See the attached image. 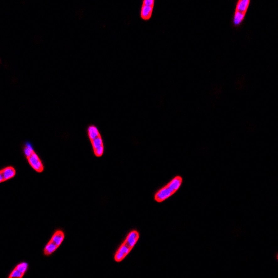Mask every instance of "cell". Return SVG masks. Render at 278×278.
<instances>
[{"instance_id": "obj_1", "label": "cell", "mask_w": 278, "mask_h": 278, "mask_svg": "<svg viewBox=\"0 0 278 278\" xmlns=\"http://www.w3.org/2000/svg\"><path fill=\"white\" fill-rule=\"evenodd\" d=\"M175 194L172 189L170 188V186L167 184L164 187L162 188L161 189L156 193L155 195V199L157 202H163L165 199H168L169 197Z\"/></svg>"}, {"instance_id": "obj_2", "label": "cell", "mask_w": 278, "mask_h": 278, "mask_svg": "<svg viewBox=\"0 0 278 278\" xmlns=\"http://www.w3.org/2000/svg\"><path fill=\"white\" fill-rule=\"evenodd\" d=\"M27 159L29 164L31 165V166L35 170V171H37L38 172H41L42 171H43L44 169L43 164H42L41 159H39L38 156L35 152L33 153L32 155Z\"/></svg>"}, {"instance_id": "obj_3", "label": "cell", "mask_w": 278, "mask_h": 278, "mask_svg": "<svg viewBox=\"0 0 278 278\" xmlns=\"http://www.w3.org/2000/svg\"><path fill=\"white\" fill-rule=\"evenodd\" d=\"M131 250L132 249H131L129 246H127L126 244L123 243L119 248V249L116 252L115 257H114V259H115V260L117 261V262L121 261L127 254L129 253Z\"/></svg>"}, {"instance_id": "obj_4", "label": "cell", "mask_w": 278, "mask_h": 278, "mask_svg": "<svg viewBox=\"0 0 278 278\" xmlns=\"http://www.w3.org/2000/svg\"><path fill=\"white\" fill-rule=\"evenodd\" d=\"M139 232L136 230H133L127 235L125 241H124V243L126 244L127 246H129L131 249H132L134 246H135L137 241L139 240Z\"/></svg>"}, {"instance_id": "obj_5", "label": "cell", "mask_w": 278, "mask_h": 278, "mask_svg": "<svg viewBox=\"0 0 278 278\" xmlns=\"http://www.w3.org/2000/svg\"><path fill=\"white\" fill-rule=\"evenodd\" d=\"M15 175V170L13 167H7L0 172V182H3L11 179Z\"/></svg>"}, {"instance_id": "obj_6", "label": "cell", "mask_w": 278, "mask_h": 278, "mask_svg": "<svg viewBox=\"0 0 278 278\" xmlns=\"http://www.w3.org/2000/svg\"><path fill=\"white\" fill-rule=\"evenodd\" d=\"M64 237H65V235H64L63 232L61 230H58L54 234V235L52 236L50 240L52 242H54L56 245H57V246L59 247L60 245L61 244V243L63 242V241L64 239Z\"/></svg>"}, {"instance_id": "obj_7", "label": "cell", "mask_w": 278, "mask_h": 278, "mask_svg": "<svg viewBox=\"0 0 278 278\" xmlns=\"http://www.w3.org/2000/svg\"><path fill=\"white\" fill-rule=\"evenodd\" d=\"M58 246L57 245H56L54 242H52L51 240L48 242V243L46 245V246L45 248L44 253L45 255H50L54 252L57 249Z\"/></svg>"}, {"instance_id": "obj_8", "label": "cell", "mask_w": 278, "mask_h": 278, "mask_svg": "<svg viewBox=\"0 0 278 278\" xmlns=\"http://www.w3.org/2000/svg\"><path fill=\"white\" fill-rule=\"evenodd\" d=\"M153 6L143 5L141 8V16L144 19H148L152 15Z\"/></svg>"}, {"instance_id": "obj_9", "label": "cell", "mask_w": 278, "mask_h": 278, "mask_svg": "<svg viewBox=\"0 0 278 278\" xmlns=\"http://www.w3.org/2000/svg\"><path fill=\"white\" fill-rule=\"evenodd\" d=\"M250 4V2L248 0H242L238 3L237 9V11H239L241 13L245 14V12L246 11V10L248 7V5Z\"/></svg>"}, {"instance_id": "obj_10", "label": "cell", "mask_w": 278, "mask_h": 278, "mask_svg": "<svg viewBox=\"0 0 278 278\" xmlns=\"http://www.w3.org/2000/svg\"><path fill=\"white\" fill-rule=\"evenodd\" d=\"M88 136H89V138L91 140L96 139L97 137L100 136L99 131H98L97 127L95 126H90L88 127Z\"/></svg>"}, {"instance_id": "obj_11", "label": "cell", "mask_w": 278, "mask_h": 278, "mask_svg": "<svg viewBox=\"0 0 278 278\" xmlns=\"http://www.w3.org/2000/svg\"><path fill=\"white\" fill-rule=\"evenodd\" d=\"M245 16V14L241 13L239 11H237L236 14L234 15V23L235 25H238L241 24V22L243 20Z\"/></svg>"}, {"instance_id": "obj_12", "label": "cell", "mask_w": 278, "mask_h": 278, "mask_svg": "<svg viewBox=\"0 0 278 278\" xmlns=\"http://www.w3.org/2000/svg\"><path fill=\"white\" fill-rule=\"evenodd\" d=\"M91 143H92V145H93V148L94 150L103 145L102 139V138H101L100 136L97 137L96 139H95L91 140Z\"/></svg>"}, {"instance_id": "obj_13", "label": "cell", "mask_w": 278, "mask_h": 278, "mask_svg": "<svg viewBox=\"0 0 278 278\" xmlns=\"http://www.w3.org/2000/svg\"><path fill=\"white\" fill-rule=\"evenodd\" d=\"M24 152H25V154L26 156H27V158L29 157V156H30L32 155V154L34 152V149H33V147H32V145H31L30 143H27V144H26L25 148L24 149Z\"/></svg>"}, {"instance_id": "obj_14", "label": "cell", "mask_w": 278, "mask_h": 278, "mask_svg": "<svg viewBox=\"0 0 278 278\" xmlns=\"http://www.w3.org/2000/svg\"><path fill=\"white\" fill-rule=\"evenodd\" d=\"M15 269H17L18 270H19V272L22 274H25V273L27 271V269H28V264L25 263V262H22L19 264L18 265H17V266L15 267Z\"/></svg>"}, {"instance_id": "obj_15", "label": "cell", "mask_w": 278, "mask_h": 278, "mask_svg": "<svg viewBox=\"0 0 278 278\" xmlns=\"http://www.w3.org/2000/svg\"><path fill=\"white\" fill-rule=\"evenodd\" d=\"M23 275H24L23 274L21 273L19 270H18L15 268L14 270H13L11 272V275H9V278H11V277H23Z\"/></svg>"}, {"instance_id": "obj_16", "label": "cell", "mask_w": 278, "mask_h": 278, "mask_svg": "<svg viewBox=\"0 0 278 278\" xmlns=\"http://www.w3.org/2000/svg\"><path fill=\"white\" fill-rule=\"evenodd\" d=\"M94 152H95V155L97 156H102L103 155V153H104V146L102 145V146L100 147V148H97L96 150H95Z\"/></svg>"}, {"instance_id": "obj_17", "label": "cell", "mask_w": 278, "mask_h": 278, "mask_svg": "<svg viewBox=\"0 0 278 278\" xmlns=\"http://www.w3.org/2000/svg\"><path fill=\"white\" fill-rule=\"evenodd\" d=\"M143 5L149 6H153L154 5V1L153 0H145L143 2Z\"/></svg>"}]
</instances>
